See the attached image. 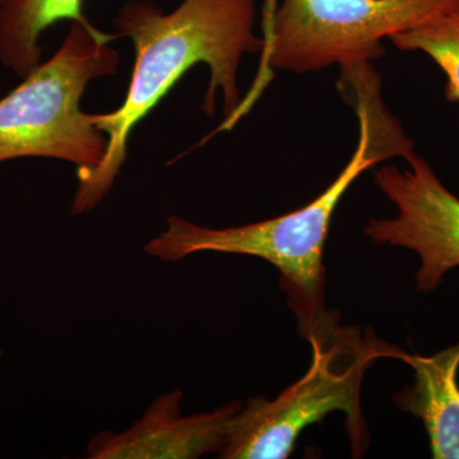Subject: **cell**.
<instances>
[{
	"label": "cell",
	"instance_id": "6da1fadb",
	"mask_svg": "<svg viewBox=\"0 0 459 459\" xmlns=\"http://www.w3.org/2000/svg\"><path fill=\"white\" fill-rule=\"evenodd\" d=\"M258 0H183L164 12L153 0H129L117 12V38L133 42L135 63L123 104L110 113L91 114L108 137L107 153L92 170L78 175L72 213L101 204L126 159L129 137L190 68L207 65L210 83L202 110L211 117L221 91L225 119L241 102L238 74L246 54H262L255 33Z\"/></svg>",
	"mask_w": 459,
	"mask_h": 459
},
{
	"label": "cell",
	"instance_id": "7a4b0ae2",
	"mask_svg": "<svg viewBox=\"0 0 459 459\" xmlns=\"http://www.w3.org/2000/svg\"><path fill=\"white\" fill-rule=\"evenodd\" d=\"M305 337L313 350L309 370L274 400L253 397L243 404L230 421L228 440L219 458H289L301 431L334 411L346 415L353 455L365 452L368 430L361 411L362 379L374 362L401 359L403 350L358 328L341 327L336 314L328 312Z\"/></svg>",
	"mask_w": 459,
	"mask_h": 459
},
{
	"label": "cell",
	"instance_id": "3957f363",
	"mask_svg": "<svg viewBox=\"0 0 459 459\" xmlns=\"http://www.w3.org/2000/svg\"><path fill=\"white\" fill-rule=\"evenodd\" d=\"M385 160L360 131L349 164L322 195L303 208L264 221L225 229H211L171 216L164 231L144 246V252L165 262L214 252L256 256L271 263L280 271L299 327L307 336L327 314L323 253L334 211L353 181Z\"/></svg>",
	"mask_w": 459,
	"mask_h": 459
},
{
	"label": "cell",
	"instance_id": "277c9868",
	"mask_svg": "<svg viewBox=\"0 0 459 459\" xmlns=\"http://www.w3.org/2000/svg\"><path fill=\"white\" fill-rule=\"evenodd\" d=\"M117 38L72 22L54 56L0 100V162L45 157L77 166L78 175L100 165L108 137L81 101L92 81L117 74Z\"/></svg>",
	"mask_w": 459,
	"mask_h": 459
},
{
	"label": "cell",
	"instance_id": "5b68a950",
	"mask_svg": "<svg viewBox=\"0 0 459 459\" xmlns=\"http://www.w3.org/2000/svg\"><path fill=\"white\" fill-rule=\"evenodd\" d=\"M457 11L459 0H281L255 82L216 131H230L252 110L274 69L301 74L370 63L385 54L383 39Z\"/></svg>",
	"mask_w": 459,
	"mask_h": 459
},
{
	"label": "cell",
	"instance_id": "8992f818",
	"mask_svg": "<svg viewBox=\"0 0 459 459\" xmlns=\"http://www.w3.org/2000/svg\"><path fill=\"white\" fill-rule=\"evenodd\" d=\"M409 170L385 166L376 184L394 202V219L371 220L365 228L377 244L406 247L420 258L416 290L431 294L448 272L459 267V198L416 155Z\"/></svg>",
	"mask_w": 459,
	"mask_h": 459
},
{
	"label": "cell",
	"instance_id": "52a82bcc",
	"mask_svg": "<svg viewBox=\"0 0 459 459\" xmlns=\"http://www.w3.org/2000/svg\"><path fill=\"white\" fill-rule=\"evenodd\" d=\"M181 391L159 395L140 420L120 433L102 431L90 440L91 459H197L225 448L230 421L241 409L230 402L210 412L184 415Z\"/></svg>",
	"mask_w": 459,
	"mask_h": 459
},
{
	"label": "cell",
	"instance_id": "ba28073f",
	"mask_svg": "<svg viewBox=\"0 0 459 459\" xmlns=\"http://www.w3.org/2000/svg\"><path fill=\"white\" fill-rule=\"evenodd\" d=\"M413 385L395 394L400 409L421 420L435 459H459V342L431 356L402 352Z\"/></svg>",
	"mask_w": 459,
	"mask_h": 459
},
{
	"label": "cell",
	"instance_id": "9c48e42d",
	"mask_svg": "<svg viewBox=\"0 0 459 459\" xmlns=\"http://www.w3.org/2000/svg\"><path fill=\"white\" fill-rule=\"evenodd\" d=\"M84 0H0V63L21 78L41 65L42 33L60 21L90 22Z\"/></svg>",
	"mask_w": 459,
	"mask_h": 459
},
{
	"label": "cell",
	"instance_id": "30bf717a",
	"mask_svg": "<svg viewBox=\"0 0 459 459\" xmlns=\"http://www.w3.org/2000/svg\"><path fill=\"white\" fill-rule=\"evenodd\" d=\"M389 39L400 50L422 51L430 56L448 80L446 100L459 102V11Z\"/></svg>",
	"mask_w": 459,
	"mask_h": 459
},
{
	"label": "cell",
	"instance_id": "8fae6325",
	"mask_svg": "<svg viewBox=\"0 0 459 459\" xmlns=\"http://www.w3.org/2000/svg\"><path fill=\"white\" fill-rule=\"evenodd\" d=\"M280 0H264L262 12L263 41L270 36L272 25H273L274 14L279 7Z\"/></svg>",
	"mask_w": 459,
	"mask_h": 459
}]
</instances>
